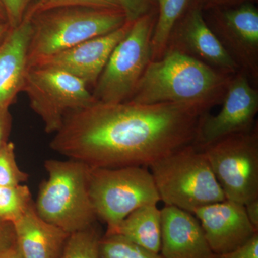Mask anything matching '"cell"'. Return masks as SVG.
I'll return each instance as SVG.
<instances>
[{"label": "cell", "instance_id": "cell-1", "mask_svg": "<svg viewBox=\"0 0 258 258\" xmlns=\"http://www.w3.org/2000/svg\"><path fill=\"white\" fill-rule=\"evenodd\" d=\"M204 113L176 103H106L71 112L51 149L91 168L149 167L194 143Z\"/></svg>", "mask_w": 258, "mask_h": 258}, {"label": "cell", "instance_id": "cell-2", "mask_svg": "<svg viewBox=\"0 0 258 258\" xmlns=\"http://www.w3.org/2000/svg\"><path fill=\"white\" fill-rule=\"evenodd\" d=\"M232 76L181 52L167 50L161 58L149 64L127 101L176 103L210 113L213 107L222 104Z\"/></svg>", "mask_w": 258, "mask_h": 258}, {"label": "cell", "instance_id": "cell-3", "mask_svg": "<svg viewBox=\"0 0 258 258\" xmlns=\"http://www.w3.org/2000/svg\"><path fill=\"white\" fill-rule=\"evenodd\" d=\"M28 49V68L94 37L106 35L126 23L121 9L71 7L34 15Z\"/></svg>", "mask_w": 258, "mask_h": 258}, {"label": "cell", "instance_id": "cell-4", "mask_svg": "<svg viewBox=\"0 0 258 258\" xmlns=\"http://www.w3.org/2000/svg\"><path fill=\"white\" fill-rule=\"evenodd\" d=\"M45 168L48 176L34 203L39 216L69 234L95 225L98 218L89 193L91 167L68 159H48Z\"/></svg>", "mask_w": 258, "mask_h": 258}, {"label": "cell", "instance_id": "cell-5", "mask_svg": "<svg viewBox=\"0 0 258 258\" xmlns=\"http://www.w3.org/2000/svg\"><path fill=\"white\" fill-rule=\"evenodd\" d=\"M160 201L191 212L226 200L203 150L186 146L149 166Z\"/></svg>", "mask_w": 258, "mask_h": 258}, {"label": "cell", "instance_id": "cell-6", "mask_svg": "<svg viewBox=\"0 0 258 258\" xmlns=\"http://www.w3.org/2000/svg\"><path fill=\"white\" fill-rule=\"evenodd\" d=\"M89 193L97 218L115 232L134 210L160 202L150 171L144 166L91 168Z\"/></svg>", "mask_w": 258, "mask_h": 258}, {"label": "cell", "instance_id": "cell-7", "mask_svg": "<svg viewBox=\"0 0 258 258\" xmlns=\"http://www.w3.org/2000/svg\"><path fill=\"white\" fill-rule=\"evenodd\" d=\"M157 11L132 24L125 37L112 51L108 62L93 86L96 101L106 103L128 101L152 61V40Z\"/></svg>", "mask_w": 258, "mask_h": 258}, {"label": "cell", "instance_id": "cell-8", "mask_svg": "<svg viewBox=\"0 0 258 258\" xmlns=\"http://www.w3.org/2000/svg\"><path fill=\"white\" fill-rule=\"evenodd\" d=\"M226 200L245 205L258 199V127L201 149Z\"/></svg>", "mask_w": 258, "mask_h": 258}, {"label": "cell", "instance_id": "cell-9", "mask_svg": "<svg viewBox=\"0 0 258 258\" xmlns=\"http://www.w3.org/2000/svg\"><path fill=\"white\" fill-rule=\"evenodd\" d=\"M22 91L26 93L47 134L58 131L71 112L96 102L81 80L60 70L41 66L28 68Z\"/></svg>", "mask_w": 258, "mask_h": 258}, {"label": "cell", "instance_id": "cell-10", "mask_svg": "<svg viewBox=\"0 0 258 258\" xmlns=\"http://www.w3.org/2000/svg\"><path fill=\"white\" fill-rule=\"evenodd\" d=\"M217 115H201L194 145L200 149L234 134L247 132L257 124L258 87L240 72L232 76Z\"/></svg>", "mask_w": 258, "mask_h": 258}, {"label": "cell", "instance_id": "cell-11", "mask_svg": "<svg viewBox=\"0 0 258 258\" xmlns=\"http://www.w3.org/2000/svg\"><path fill=\"white\" fill-rule=\"evenodd\" d=\"M213 8L209 27L240 71L258 87V11L251 3Z\"/></svg>", "mask_w": 258, "mask_h": 258}, {"label": "cell", "instance_id": "cell-12", "mask_svg": "<svg viewBox=\"0 0 258 258\" xmlns=\"http://www.w3.org/2000/svg\"><path fill=\"white\" fill-rule=\"evenodd\" d=\"M203 10L198 0L192 3L171 31L166 50L181 52L225 74L240 72L209 27Z\"/></svg>", "mask_w": 258, "mask_h": 258}, {"label": "cell", "instance_id": "cell-13", "mask_svg": "<svg viewBox=\"0 0 258 258\" xmlns=\"http://www.w3.org/2000/svg\"><path fill=\"white\" fill-rule=\"evenodd\" d=\"M132 23L127 21L114 31L81 42L60 53L38 61L30 67L41 66L60 70L76 76L88 87L94 86L112 51L126 35Z\"/></svg>", "mask_w": 258, "mask_h": 258}, {"label": "cell", "instance_id": "cell-14", "mask_svg": "<svg viewBox=\"0 0 258 258\" xmlns=\"http://www.w3.org/2000/svg\"><path fill=\"white\" fill-rule=\"evenodd\" d=\"M213 253L230 252L243 245L258 231L249 222L244 205L225 200L193 212Z\"/></svg>", "mask_w": 258, "mask_h": 258}, {"label": "cell", "instance_id": "cell-15", "mask_svg": "<svg viewBox=\"0 0 258 258\" xmlns=\"http://www.w3.org/2000/svg\"><path fill=\"white\" fill-rule=\"evenodd\" d=\"M161 255L164 258H208L212 252L197 217L165 205L161 210Z\"/></svg>", "mask_w": 258, "mask_h": 258}, {"label": "cell", "instance_id": "cell-16", "mask_svg": "<svg viewBox=\"0 0 258 258\" xmlns=\"http://www.w3.org/2000/svg\"><path fill=\"white\" fill-rule=\"evenodd\" d=\"M31 34V22L25 18L18 27L10 28L0 44V111L9 109L23 91Z\"/></svg>", "mask_w": 258, "mask_h": 258}, {"label": "cell", "instance_id": "cell-17", "mask_svg": "<svg viewBox=\"0 0 258 258\" xmlns=\"http://www.w3.org/2000/svg\"><path fill=\"white\" fill-rule=\"evenodd\" d=\"M13 226L23 258H60L71 235L39 216L34 203Z\"/></svg>", "mask_w": 258, "mask_h": 258}, {"label": "cell", "instance_id": "cell-18", "mask_svg": "<svg viewBox=\"0 0 258 258\" xmlns=\"http://www.w3.org/2000/svg\"><path fill=\"white\" fill-rule=\"evenodd\" d=\"M144 248L159 253L161 241V213L157 205H144L128 215L115 232Z\"/></svg>", "mask_w": 258, "mask_h": 258}, {"label": "cell", "instance_id": "cell-19", "mask_svg": "<svg viewBox=\"0 0 258 258\" xmlns=\"http://www.w3.org/2000/svg\"><path fill=\"white\" fill-rule=\"evenodd\" d=\"M157 20L152 40V61L165 53L169 37L181 17L189 9L191 0H156Z\"/></svg>", "mask_w": 258, "mask_h": 258}, {"label": "cell", "instance_id": "cell-20", "mask_svg": "<svg viewBox=\"0 0 258 258\" xmlns=\"http://www.w3.org/2000/svg\"><path fill=\"white\" fill-rule=\"evenodd\" d=\"M32 203L31 191L26 185L0 186V220L14 223Z\"/></svg>", "mask_w": 258, "mask_h": 258}, {"label": "cell", "instance_id": "cell-21", "mask_svg": "<svg viewBox=\"0 0 258 258\" xmlns=\"http://www.w3.org/2000/svg\"><path fill=\"white\" fill-rule=\"evenodd\" d=\"M98 251L99 258H164L118 234L102 235Z\"/></svg>", "mask_w": 258, "mask_h": 258}, {"label": "cell", "instance_id": "cell-22", "mask_svg": "<svg viewBox=\"0 0 258 258\" xmlns=\"http://www.w3.org/2000/svg\"><path fill=\"white\" fill-rule=\"evenodd\" d=\"M102 235L95 225L69 235L60 258H99Z\"/></svg>", "mask_w": 258, "mask_h": 258}, {"label": "cell", "instance_id": "cell-23", "mask_svg": "<svg viewBox=\"0 0 258 258\" xmlns=\"http://www.w3.org/2000/svg\"><path fill=\"white\" fill-rule=\"evenodd\" d=\"M28 179L17 164L14 143L8 141L0 148V186H18Z\"/></svg>", "mask_w": 258, "mask_h": 258}, {"label": "cell", "instance_id": "cell-24", "mask_svg": "<svg viewBox=\"0 0 258 258\" xmlns=\"http://www.w3.org/2000/svg\"><path fill=\"white\" fill-rule=\"evenodd\" d=\"M84 7L98 9H121L117 0H39L29 8L25 18L56 8Z\"/></svg>", "mask_w": 258, "mask_h": 258}, {"label": "cell", "instance_id": "cell-25", "mask_svg": "<svg viewBox=\"0 0 258 258\" xmlns=\"http://www.w3.org/2000/svg\"><path fill=\"white\" fill-rule=\"evenodd\" d=\"M5 15L7 23L10 28L18 27L25 18L29 8L39 0H0Z\"/></svg>", "mask_w": 258, "mask_h": 258}, {"label": "cell", "instance_id": "cell-26", "mask_svg": "<svg viewBox=\"0 0 258 258\" xmlns=\"http://www.w3.org/2000/svg\"><path fill=\"white\" fill-rule=\"evenodd\" d=\"M128 22L155 11L156 0H117Z\"/></svg>", "mask_w": 258, "mask_h": 258}, {"label": "cell", "instance_id": "cell-27", "mask_svg": "<svg viewBox=\"0 0 258 258\" xmlns=\"http://www.w3.org/2000/svg\"><path fill=\"white\" fill-rule=\"evenodd\" d=\"M208 258H258V233L243 245L230 252L213 253Z\"/></svg>", "mask_w": 258, "mask_h": 258}, {"label": "cell", "instance_id": "cell-28", "mask_svg": "<svg viewBox=\"0 0 258 258\" xmlns=\"http://www.w3.org/2000/svg\"><path fill=\"white\" fill-rule=\"evenodd\" d=\"M16 238L13 223L0 220V252L14 247Z\"/></svg>", "mask_w": 258, "mask_h": 258}, {"label": "cell", "instance_id": "cell-29", "mask_svg": "<svg viewBox=\"0 0 258 258\" xmlns=\"http://www.w3.org/2000/svg\"><path fill=\"white\" fill-rule=\"evenodd\" d=\"M11 123L9 109L0 111V148L3 147L5 142H8Z\"/></svg>", "mask_w": 258, "mask_h": 258}, {"label": "cell", "instance_id": "cell-30", "mask_svg": "<svg viewBox=\"0 0 258 258\" xmlns=\"http://www.w3.org/2000/svg\"><path fill=\"white\" fill-rule=\"evenodd\" d=\"M203 8H219V7H231L242 3H250L246 0H198Z\"/></svg>", "mask_w": 258, "mask_h": 258}, {"label": "cell", "instance_id": "cell-31", "mask_svg": "<svg viewBox=\"0 0 258 258\" xmlns=\"http://www.w3.org/2000/svg\"><path fill=\"white\" fill-rule=\"evenodd\" d=\"M246 215L254 230L258 231V199L244 205Z\"/></svg>", "mask_w": 258, "mask_h": 258}, {"label": "cell", "instance_id": "cell-32", "mask_svg": "<svg viewBox=\"0 0 258 258\" xmlns=\"http://www.w3.org/2000/svg\"><path fill=\"white\" fill-rule=\"evenodd\" d=\"M0 258H23V257L15 244L14 247L0 252Z\"/></svg>", "mask_w": 258, "mask_h": 258}, {"label": "cell", "instance_id": "cell-33", "mask_svg": "<svg viewBox=\"0 0 258 258\" xmlns=\"http://www.w3.org/2000/svg\"><path fill=\"white\" fill-rule=\"evenodd\" d=\"M10 30V27L8 23H0V44L4 40Z\"/></svg>", "mask_w": 258, "mask_h": 258}, {"label": "cell", "instance_id": "cell-34", "mask_svg": "<svg viewBox=\"0 0 258 258\" xmlns=\"http://www.w3.org/2000/svg\"><path fill=\"white\" fill-rule=\"evenodd\" d=\"M7 23L6 15H5L4 8H3V5H2L1 3V1H0V23Z\"/></svg>", "mask_w": 258, "mask_h": 258}]
</instances>
